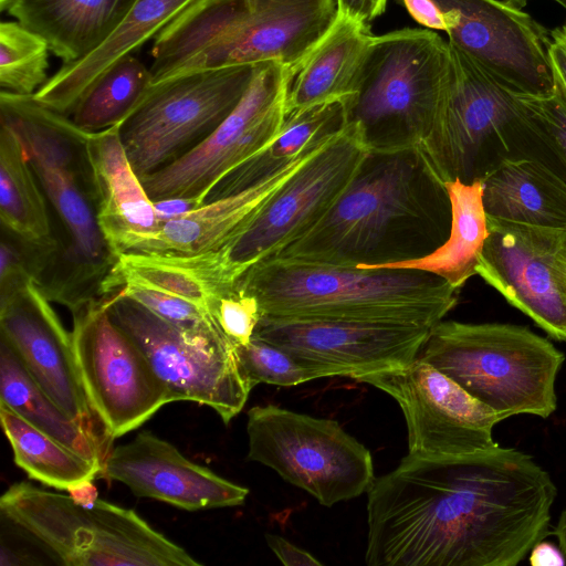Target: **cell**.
I'll return each mask as SVG.
<instances>
[{
  "label": "cell",
  "instance_id": "10",
  "mask_svg": "<svg viewBox=\"0 0 566 566\" xmlns=\"http://www.w3.org/2000/svg\"><path fill=\"white\" fill-rule=\"evenodd\" d=\"M248 459L273 469L322 505L368 492L375 482L369 450L337 421L274 405L248 411Z\"/></svg>",
  "mask_w": 566,
  "mask_h": 566
},
{
  "label": "cell",
  "instance_id": "19",
  "mask_svg": "<svg viewBox=\"0 0 566 566\" xmlns=\"http://www.w3.org/2000/svg\"><path fill=\"white\" fill-rule=\"evenodd\" d=\"M448 42L510 90L543 96L554 92L549 32L528 13L499 0H432Z\"/></svg>",
  "mask_w": 566,
  "mask_h": 566
},
{
  "label": "cell",
  "instance_id": "12",
  "mask_svg": "<svg viewBox=\"0 0 566 566\" xmlns=\"http://www.w3.org/2000/svg\"><path fill=\"white\" fill-rule=\"evenodd\" d=\"M290 76L276 62L260 63L242 99L206 139L140 178L150 199L187 198L202 206L219 182L279 135Z\"/></svg>",
  "mask_w": 566,
  "mask_h": 566
},
{
  "label": "cell",
  "instance_id": "2",
  "mask_svg": "<svg viewBox=\"0 0 566 566\" xmlns=\"http://www.w3.org/2000/svg\"><path fill=\"white\" fill-rule=\"evenodd\" d=\"M450 228L446 184L419 146L369 151L327 214L272 259L376 269L432 253Z\"/></svg>",
  "mask_w": 566,
  "mask_h": 566
},
{
  "label": "cell",
  "instance_id": "15",
  "mask_svg": "<svg viewBox=\"0 0 566 566\" xmlns=\"http://www.w3.org/2000/svg\"><path fill=\"white\" fill-rule=\"evenodd\" d=\"M400 406L408 431V454L455 457L497 447L492 431L503 419L449 376L419 358L407 367L360 376Z\"/></svg>",
  "mask_w": 566,
  "mask_h": 566
},
{
  "label": "cell",
  "instance_id": "35",
  "mask_svg": "<svg viewBox=\"0 0 566 566\" xmlns=\"http://www.w3.org/2000/svg\"><path fill=\"white\" fill-rule=\"evenodd\" d=\"M49 44L18 21L0 24V84L2 90L33 95L49 78Z\"/></svg>",
  "mask_w": 566,
  "mask_h": 566
},
{
  "label": "cell",
  "instance_id": "46",
  "mask_svg": "<svg viewBox=\"0 0 566 566\" xmlns=\"http://www.w3.org/2000/svg\"><path fill=\"white\" fill-rule=\"evenodd\" d=\"M554 535L557 537L558 546L566 557V507L563 510L555 526Z\"/></svg>",
  "mask_w": 566,
  "mask_h": 566
},
{
  "label": "cell",
  "instance_id": "22",
  "mask_svg": "<svg viewBox=\"0 0 566 566\" xmlns=\"http://www.w3.org/2000/svg\"><path fill=\"white\" fill-rule=\"evenodd\" d=\"M323 145L239 192L208 201L161 223L155 231L132 240L123 253L227 252L266 203Z\"/></svg>",
  "mask_w": 566,
  "mask_h": 566
},
{
  "label": "cell",
  "instance_id": "18",
  "mask_svg": "<svg viewBox=\"0 0 566 566\" xmlns=\"http://www.w3.org/2000/svg\"><path fill=\"white\" fill-rule=\"evenodd\" d=\"M430 329L391 322L263 315L253 336L284 349L326 377L356 379L410 365L418 358Z\"/></svg>",
  "mask_w": 566,
  "mask_h": 566
},
{
  "label": "cell",
  "instance_id": "34",
  "mask_svg": "<svg viewBox=\"0 0 566 566\" xmlns=\"http://www.w3.org/2000/svg\"><path fill=\"white\" fill-rule=\"evenodd\" d=\"M153 84L150 70L133 54L111 65L77 103L71 120L85 132L120 125Z\"/></svg>",
  "mask_w": 566,
  "mask_h": 566
},
{
  "label": "cell",
  "instance_id": "29",
  "mask_svg": "<svg viewBox=\"0 0 566 566\" xmlns=\"http://www.w3.org/2000/svg\"><path fill=\"white\" fill-rule=\"evenodd\" d=\"M346 125L343 101L327 102L289 114L279 135L219 182L206 202L239 192L271 176L329 140Z\"/></svg>",
  "mask_w": 566,
  "mask_h": 566
},
{
  "label": "cell",
  "instance_id": "23",
  "mask_svg": "<svg viewBox=\"0 0 566 566\" xmlns=\"http://www.w3.org/2000/svg\"><path fill=\"white\" fill-rule=\"evenodd\" d=\"M242 274L226 251L196 254H118L98 287L106 297L122 286L149 287L181 298L216 319L218 304L233 292ZM218 323V322H217Z\"/></svg>",
  "mask_w": 566,
  "mask_h": 566
},
{
  "label": "cell",
  "instance_id": "1",
  "mask_svg": "<svg viewBox=\"0 0 566 566\" xmlns=\"http://www.w3.org/2000/svg\"><path fill=\"white\" fill-rule=\"evenodd\" d=\"M369 566H516L543 541L557 488L511 448L407 454L367 492Z\"/></svg>",
  "mask_w": 566,
  "mask_h": 566
},
{
  "label": "cell",
  "instance_id": "26",
  "mask_svg": "<svg viewBox=\"0 0 566 566\" xmlns=\"http://www.w3.org/2000/svg\"><path fill=\"white\" fill-rule=\"evenodd\" d=\"M136 0H13L8 13L43 38L64 64L83 60L119 27Z\"/></svg>",
  "mask_w": 566,
  "mask_h": 566
},
{
  "label": "cell",
  "instance_id": "9",
  "mask_svg": "<svg viewBox=\"0 0 566 566\" xmlns=\"http://www.w3.org/2000/svg\"><path fill=\"white\" fill-rule=\"evenodd\" d=\"M258 65L192 70L153 82L119 125L137 175L153 174L206 139L242 99Z\"/></svg>",
  "mask_w": 566,
  "mask_h": 566
},
{
  "label": "cell",
  "instance_id": "30",
  "mask_svg": "<svg viewBox=\"0 0 566 566\" xmlns=\"http://www.w3.org/2000/svg\"><path fill=\"white\" fill-rule=\"evenodd\" d=\"M48 198L13 125L0 116V219L3 230L44 249L56 250Z\"/></svg>",
  "mask_w": 566,
  "mask_h": 566
},
{
  "label": "cell",
  "instance_id": "36",
  "mask_svg": "<svg viewBox=\"0 0 566 566\" xmlns=\"http://www.w3.org/2000/svg\"><path fill=\"white\" fill-rule=\"evenodd\" d=\"M243 375L254 387L260 382L295 386L326 375L306 366L284 349L258 337L244 346H237Z\"/></svg>",
  "mask_w": 566,
  "mask_h": 566
},
{
  "label": "cell",
  "instance_id": "32",
  "mask_svg": "<svg viewBox=\"0 0 566 566\" xmlns=\"http://www.w3.org/2000/svg\"><path fill=\"white\" fill-rule=\"evenodd\" d=\"M0 403L99 465L103 473L104 462L96 443L41 389L3 339L0 345Z\"/></svg>",
  "mask_w": 566,
  "mask_h": 566
},
{
  "label": "cell",
  "instance_id": "25",
  "mask_svg": "<svg viewBox=\"0 0 566 566\" xmlns=\"http://www.w3.org/2000/svg\"><path fill=\"white\" fill-rule=\"evenodd\" d=\"M197 0H136L116 31L81 61L63 64L34 94L48 108L70 117L83 95L116 61L157 36Z\"/></svg>",
  "mask_w": 566,
  "mask_h": 566
},
{
  "label": "cell",
  "instance_id": "27",
  "mask_svg": "<svg viewBox=\"0 0 566 566\" xmlns=\"http://www.w3.org/2000/svg\"><path fill=\"white\" fill-rule=\"evenodd\" d=\"M373 38L368 24L338 14L331 30L291 73L286 116L349 96Z\"/></svg>",
  "mask_w": 566,
  "mask_h": 566
},
{
  "label": "cell",
  "instance_id": "7",
  "mask_svg": "<svg viewBox=\"0 0 566 566\" xmlns=\"http://www.w3.org/2000/svg\"><path fill=\"white\" fill-rule=\"evenodd\" d=\"M450 67L448 41L429 29L374 35L343 102L369 151H395L422 142Z\"/></svg>",
  "mask_w": 566,
  "mask_h": 566
},
{
  "label": "cell",
  "instance_id": "47",
  "mask_svg": "<svg viewBox=\"0 0 566 566\" xmlns=\"http://www.w3.org/2000/svg\"><path fill=\"white\" fill-rule=\"evenodd\" d=\"M505 1L517 7V8H523L527 2V0H505Z\"/></svg>",
  "mask_w": 566,
  "mask_h": 566
},
{
  "label": "cell",
  "instance_id": "17",
  "mask_svg": "<svg viewBox=\"0 0 566 566\" xmlns=\"http://www.w3.org/2000/svg\"><path fill=\"white\" fill-rule=\"evenodd\" d=\"M476 274L556 340L566 342V228L488 217Z\"/></svg>",
  "mask_w": 566,
  "mask_h": 566
},
{
  "label": "cell",
  "instance_id": "16",
  "mask_svg": "<svg viewBox=\"0 0 566 566\" xmlns=\"http://www.w3.org/2000/svg\"><path fill=\"white\" fill-rule=\"evenodd\" d=\"M0 296L1 339L41 389L96 443L105 464L115 438L86 391L72 332L64 328L36 280Z\"/></svg>",
  "mask_w": 566,
  "mask_h": 566
},
{
  "label": "cell",
  "instance_id": "8",
  "mask_svg": "<svg viewBox=\"0 0 566 566\" xmlns=\"http://www.w3.org/2000/svg\"><path fill=\"white\" fill-rule=\"evenodd\" d=\"M0 510L65 565H201L133 510L101 499L81 505L70 495L19 482L2 494Z\"/></svg>",
  "mask_w": 566,
  "mask_h": 566
},
{
  "label": "cell",
  "instance_id": "49",
  "mask_svg": "<svg viewBox=\"0 0 566 566\" xmlns=\"http://www.w3.org/2000/svg\"><path fill=\"white\" fill-rule=\"evenodd\" d=\"M553 1L557 2L558 4H560L566 10V0H553Z\"/></svg>",
  "mask_w": 566,
  "mask_h": 566
},
{
  "label": "cell",
  "instance_id": "14",
  "mask_svg": "<svg viewBox=\"0 0 566 566\" xmlns=\"http://www.w3.org/2000/svg\"><path fill=\"white\" fill-rule=\"evenodd\" d=\"M73 313V346L90 399L116 439L164 405L168 388L137 345L113 322L103 298Z\"/></svg>",
  "mask_w": 566,
  "mask_h": 566
},
{
  "label": "cell",
  "instance_id": "45",
  "mask_svg": "<svg viewBox=\"0 0 566 566\" xmlns=\"http://www.w3.org/2000/svg\"><path fill=\"white\" fill-rule=\"evenodd\" d=\"M66 492L74 502L81 505H92L98 500V491L93 480L76 483L70 486Z\"/></svg>",
  "mask_w": 566,
  "mask_h": 566
},
{
  "label": "cell",
  "instance_id": "5",
  "mask_svg": "<svg viewBox=\"0 0 566 566\" xmlns=\"http://www.w3.org/2000/svg\"><path fill=\"white\" fill-rule=\"evenodd\" d=\"M0 116L15 128L50 203L70 238L66 271L51 300L74 310L87 304L81 287H98L115 258L99 229L92 177L84 151L85 130L33 95L2 90Z\"/></svg>",
  "mask_w": 566,
  "mask_h": 566
},
{
  "label": "cell",
  "instance_id": "38",
  "mask_svg": "<svg viewBox=\"0 0 566 566\" xmlns=\"http://www.w3.org/2000/svg\"><path fill=\"white\" fill-rule=\"evenodd\" d=\"M263 316L258 301L238 286L218 304L216 319L235 346L248 345Z\"/></svg>",
  "mask_w": 566,
  "mask_h": 566
},
{
  "label": "cell",
  "instance_id": "33",
  "mask_svg": "<svg viewBox=\"0 0 566 566\" xmlns=\"http://www.w3.org/2000/svg\"><path fill=\"white\" fill-rule=\"evenodd\" d=\"M3 432L14 462L29 478L57 490L102 476V468L70 450L0 403Z\"/></svg>",
  "mask_w": 566,
  "mask_h": 566
},
{
  "label": "cell",
  "instance_id": "44",
  "mask_svg": "<svg viewBox=\"0 0 566 566\" xmlns=\"http://www.w3.org/2000/svg\"><path fill=\"white\" fill-rule=\"evenodd\" d=\"M154 206L159 226L198 207L196 201L187 198H167L156 200L154 201Z\"/></svg>",
  "mask_w": 566,
  "mask_h": 566
},
{
  "label": "cell",
  "instance_id": "28",
  "mask_svg": "<svg viewBox=\"0 0 566 566\" xmlns=\"http://www.w3.org/2000/svg\"><path fill=\"white\" fill-rule=\"evenodd\" d=\"M480 181L488 217L566 228V179L545 161L506 159Z\"/></svg>",
  "mask_w": 566,
  "mask_h": 566
},
{
  "label": "cell",
  "instance_id": "37",
  "mask_svg": "<svg viewBox=\"0 0 566 566\" xmlns=\"http://www.w3.org/2000/svg\"><path fill=\"white\" fill-rule=\"evenodd\" d=\"M113 294H119L139 303L191 336L203 339L230 340L216 321L181 298L137 285L122 286Z\"/></svg>",
  "mask_w": 566,
  "mask_h": 566
},
{
  "label": "cell",
  "instance_id": "40",
  "mask_svg": "<svg viewBox=\"0 0 566 566\" xmlns=\"http://www.w3.org/2000/svg\"><path fill=\"white\" fill-rule=\"evenodd\" d=\"M547 54L555 90L566 102V23L549 32Z\"/></svg>",
  "mask_w": 566,
  "mask_h": 566
},
{
  "label": "cell",
  "instance_id": "20",
  "mask_svg": "<svg viewBox=\"0 0 566 566\" xmlns=\"http://www.w3.org/2000/svg\"><path fill=\"white\" fill-rule=\"evenodd\" d=\"M337 17L336 0H250V11L241 22L176 73L266 62L292 73Z\"/></svg>",
  "mask_w": 566,
  "mask_h": 566
},
{
  "label": "cell",
  "instance_id": "31",
  "mask_svg": "<svg viewBox=\"0 0 566 566\" xmlns=\"http://www.w3.org/2000/svg\"><path fill=\"white\" fill-rule=\"evenodd\" d=\"M451 203V228L446 242L416 260L376 269H411L432 273L460 290L473 275L489 234L482 200V184L444 182Z\"/></svg>",
  "mask_w": 566,
  "mask_h": 566
},
{
  "label": "cell",
  "instance_id": "13",
  "mask_svg": "<svg viewBox=\"0 0 566 566\" xmlns=\"http://www.w3.org/2000/svg\"><path fill=\"white\" fill-rule=\"evenodd\" d=\"M368 153L358 127L349 123L323 145L226 252L242 276L310 232L345 191Z\"/></svg>",
  "mask_w": 566,
  "mask_h": 566
},
{
  "label": "cell",
  "instance_id": "21",
  "mask_svg": "<svg viewBox=\"0 0 566 566\" xmlns=\"http://www.w3.org/2000/svg\"><path fill=\"white\" fill-rule=\"evenodd\" d=\"M102 476L124 483L136 496L187 511L238 506L249 494L247 488L188 460L149 431L112 449Z\"/></svg>",
  "mask_w": 566,
  "mask_h": 566
},
{
  "label": "cell",
  "instance_id": "24",
  "mask_svg": "<svg viewBox=\"0 0 566 566\" xmlns=\"http://www.w3.org/2000/svg\"><path fill=\"white\" fill-rule=\"evenodd\" d=\"M99 229L114 258L135 238L159 227L154 201L124 147L119 125L85 132L83 142Z\"/></svg>",
  "mask_w": 566,
  "mask_h": 566
},
{
  "label": "cell",
  "instance_id": "4",
  "mask_svg": "<svg viewBox=\"0 0 566 566\" xmlns=\"http://www.w3.org/2000/svg\"><path fill=\"white\" fill-rule=\"evenodd\" d=\"M449 46V73L419 145L439 178L472 184L506 159H541L535 150L548 146L521 94Z\"/></svg>",
  "mask_w": 566,
  "mask_h": 566
},
{
  "label": "cell",
  "instance_id": "6",
  "mask_svg": "<svg viewBox=\"0 0 566 566\" xmlns=\"http://www.w3.org/2000/svg\"><path fill=\"white\" fill-rule=\"evenodd\" d=\"M418 358L503 420L522 413L548 418L557 408L555 382L565 355L526 326L441 321Z\"/></svg>",
  "mask_w": 566,
  "mask_h": 566
},
{
  "label": "cell",
  "instance_id": "42",
  "mask_svg": "<svg viewBox=\"0 0 566 566\" xmlns=\"http://www.w3.org/2000/svg\"><path fill=\"white\" fill-rule=\"evenodd\" d=\"M338 14L368 24L380 17L388 0H336Z\"/></svg>",
  "mask_w": 566,
  "mask_h": 566
},
{
  "label": "cell",
  "instance_id": "48",
  "mask_svg": "<svg viewBox=\"0 0 566 566\" xmlns=\"http://www.w3.org/2000/svg\"><path fill=\"white\" fill-rule=\"evenodd\" d=\"M12 1L13 0H0V9H1V11L7 10Z\"/></svg>",
  "mask_w": 566,
  "mask_h": 566
},
{
  "label": "cell",
  "instance_id": "3",
  "mask_svg": "<svg viewBox=\"0 0 566 566\" xmlns=\"http://www.w3.org/2000/svg\"><path fill=\"white\" fill-rule=\"evenodd\" d=\"M238 287L252 295L266 316L429 328L457 305L460 291L421 270L339 268L282 259L252 265Z\"/></svg>",
  "mask_w": 566,
  "mask_h": 566
},
{
  "label": "cell",
  "instance_id": "11",
  "mask_svg": "<svg viewBox=\"0 0 566 566\" xmlns=\"http://www.w3.org/2000/svg\"><path fill=\"white\" fill-rule=\"evenodd\" d=\"M102 298L113 322L137 345L166 385L171 401L206 405L226 424L242 410L253 386L242 373L231 340L186 334L119 294Z\"/></svg>",
  "mask_w": 566,
  "mask_h": 566
},
{
  "label": "cell",
  "instance_id": "41",
  "mask_svg": "<svg viewBox=\"0 0 566 566\" xmlns=\"http://www.w3.org/2000/svg\"><path fill=\"white\" fill-rule=\"evenodd\" d=\"M265 541L277 558L286 566L322 565L307 551L295 546L280 535L265 534Z\"/></svg>",
  "mask_w": 566,
  "mask_h": 566
},
{
  "label": "cell",
  "instance_id": "43",
  "mask_svg": "<svg viewBox=\"0 0 566 566\" xmlns=\"http://www.w3.org/2000/svg\"><path fill=\"white\" fill-rule=\"evenodd\" d=\"M530 564L533 566H564L566 557L559 546L539 541L530 552Z\"/></svg>",
  "mask_w": 566,
  "mask_h": 566
},
{
  "label": "cell",
  "instance_id": "39",
  "mask_svg": "<svg viewBox=\"0 0 566 566\" xmlns=\"http://www.w3.org/2000/svg\"><path fill=\"white\" fill-rule=\"evenodd\" d=\"M521 97L544 142L566 169V102L556 90L548 95Z\"/></svg>",
  "mask_w": 566,
  "mask_h": 566
}]
</instances>
